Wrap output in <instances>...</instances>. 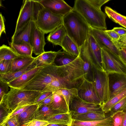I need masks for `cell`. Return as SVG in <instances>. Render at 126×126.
Returning a JSON list of instances; mask_svg holds the SVG:
<instances>
[{"instance_id": "1", "label": "cell", "mask_w": 126, "mask_h": 126, "mask_svg": "<svg viewBox=\"0 0 126 126\" xmlns=\"http://www.w3.org/2000/svg\"><path fill=\"white\" fill-rule=\"evenodd\" d=\"M83 61L79 55L73 61L63 66L54 65L55 77L65 89L77 88L84 79Z\"/></svg>"}, {"instance_id": "2", "label": "cell", "mask_w": 126, "mask_h": 126, "mask_svg": "<svg viewBox=\"0 0 126 126\" xmlns=\"http://www.w3.org/2000/svg\"><path fill=\"white\" fill-rule=\"evenodd\" d=\"M43 92L10 88V90L0 101V105L7 111L8 117L19 108L35 103L38 98Z\"/></svg>"}, {"instance_id": "3", "label": "cell", "mask_w": 126, "mask_h": 126, "mask_svg": "<svg viewBox=\"0 0 126 126\" xmlns=\"http://www.w3.org/2000/svg\"><path fill=\"white\" fill-rule=\"evenodd\" d=\"M63 25L67 35L79 48L87 39L90 27L81 15L73 9L63 16Z\"/></svg>"}, {"instance_id": "4", "label": "cell", "mask_w": 126, "mask_h": 126, "mask_svg": "<svg viewBox=\"0 0 126 126\" xmlns=\"http://www.w3.org/2000/svg\"><path fill=\"white\" fill-rule=\"evenodd\" d=\"M73 8L81 15L90 27L106 30L107 15L92 6L87 0H75Z\"/></svg>"}, {"instance_id": "5", "label": "cell", "mask_w": 126, "mask_h": 126, "mask_svg": "<svg viewBox=\"0 0 126 126\" xmlns=\"http://www.w3.org/2000/svg\"><path fill=\"white\" fill-rule=\"evenodd\" d=\"M56 78L54 65H46L22 89L44 92H47L48 86Z\"/></svg>"}, {"instance_id": "6", "label": "cell", "mask_w": 126, "mask_h": 126, "mask_svg": "<svg viewBox=\"0 0 126 126\" xmlns=\"http://www.w3.org/2000/svg\"><path fill=\"white\" fill-rule=\"evenodd\" d=\"M63 17L54 14L42 6L38 11L35 22L38 28L47 34L63 25Z\"/></svg>"}, {"instance_id": "7", "label": "cell", "mask_w": 126, "mask_h": 126, "mask_svg": "<svg viewBox=\"0 0 126 126\" xmlns=\"http://www.w3.org/2000/svg\"><path fill=\"white\" fill-rule=\"evenodd\" d=\"M42 7L38 0H23L14 33L17 32L30 21H35L38 11Z\"/></svg>"}, {"instance_id": "8", "label": "cell", "mask_w": 126, "mask_h": 126, "mask_svg": "<svg viewBox=\"0 0 126 126\" xmlns=\"http://www.w3.org/2000/svg\"><path fill=\"white\" fill-rule=\"evenodd\" d=\"M79 49L80 52L88 58L95 68L104 71L102 63L101 48L94 38L90 30L87 39Z\"/></svg>"}, {"instance_id": "9", "label": "cell", "mask_w": 126, "mask_h": 126, "mask_svg": "<svg viewBox=\"0 0 126 126\" xmlns=\"http://www.w3.org/2000/svg\"><path fill=\"white\" fill-rule=\"evenodd\" d=\"M101 49L104 71L108 73H116L126 74V64L119 56L108 49Z\"/></svg>"}, {"instance_id": "10", "label": "cell", "mask_w": 126, "mask_h": 126, "mask_svg": "<svg viewBox=\"0 0 126 126\" xmlns=\"http://www.w3.org/2000/svg\"><path fill=\"white\" fill-rule=\"evenodd\" d=\"M92 83L101 104L110 98L108 73L95 68L94 79Z\"/></svg>"}, {"instance_id": "11", "label": "cell", "mask_w": 126, "mask_h": 126, "mask_svg": "<svg viewBox=\"0 0 126 126\" xmlns=\"http://www.w3.org/2000/svg\"><path fill=\"white\" fill-rule=\"evenodd\" d=\"M77 89L78 96L83 100L93 104H101L92 82L84 79Z\"/></svg>"}, {"instance_id": "12", "label": "cell", "mask_w": 126, "mask_h": 126, "mask_svg": "<svg viewBox=\"0 0 126 126\" xmlns=\"http://www.w3.org/2000/svg\"><path fill=\"white\" fill-rule=\"evenodd\" d=\"M72 116L91 112L103 111L101 105L86 102L77 96L73 99L69 106Z\"/></svg>"}, {"instance_id": "13", "label": "cell", "mask_w": 126, "mask_h": 126, "mask_svg": "<svg viewBox=\"0 0 126 126\" xmlns=\"http://www.w3.org/2000/svg\"><path fill=\"white\" fill-rule=\"evenodd\" d=\"M42 6L52 13L63 16L73 9L63 0H38Z\"/></svg>"}, {"instance_id": "14", "label": "cell", "mask_w": 126, "mask_h": 126, "mask_svg": "<svg viewBox=\"0 0 126 126\" xmlns=\"http://www.w3.org/2000/svg\"><path fill=\"white\" fill-rule=\"evenodd\" d=\"M108 74L110 98L126 89V74L116 73Z\"/></svg>"}, {"instance_id": "15", "label": "cell", "mask_w": 126, "mask_h": 126, "mask_svg": "<svg viewBox=\"0 0 126 126\" xmlns=\"http://www.w3.org/2000/svg\"><path fill=\"white\" fill-rule=\"evenodd\" d=\"M90 31L94 38L101 48L108 49L118 55L119 50L106 33L105 30L90 27Z\"/></svg>"}, {"instance_id": "16", "label": "cell", "mask_w": 126, "mask_h": 126, "mask_svg": "<svg viewBox=\"0 0 126 126\" xmlns=\"http://www.w3.org/2000/svg\"><path fill=\"white\" fill-rule=\"evenodd\" d=\"M35 24V21H30L17 32L14 33L12 37L11 42L19 44L26 42L31 45L32 32Z\"/></svg>"}, {"instance_id": "17", "label": "cell", "mask_w": 126, "mask_h": 126, "mask_svg": "<svg viewBox=\"0 0 126 126\" xmlns=\"http://www.w3.org/2000/svg\"><path fill=\"white\" fill-rule=\"evenodd\" d=\"M45 34L35 24L32 32L31 45L33 53L36 55H39L45 52L44 47L46 43Z\"/></svg>"}, {"instance_id": "18", "label": "cell", "mask_w": 126, "mask_h": 126, "mask_svg": "<svg viewBox=\"0 0 126 126\" xmlns=\"http://www.w3.org/2000/svg\"><path fill=\"white\" fill-rule=\"evenodd\" d=\"M44 66L36 67L8 83L10 88L21 89L31 80Z\"/></svg>"}, {"instance_id": "19", "label": "cell", "mask_w": 126, "mask_h": 126, "mask_svg": "<svg viewBox=\"0 0 126 126\" xmlns=\"http://www.w3.org/2000/svg\"><path fill=\"white\" fill-rule=\"evenodd\" d=\"M36 58L32 56L18 55L13 60L10 72H16L25 68L32 63Z\"/></svg>"}, {"instance_id": "20", "label": "cell", "mask_w": 126, "mask_h": 126, "mask_svg": "<svg viewBox=\"0 0 126 126\" xmlns=\"http://www.w3.org/2000/svg\"><path fill=\"white\" fill-rule=\"evenodd\" d=\"M38 108L37 104L30 105L24 111L17 115L21 126L34 119Z\"/></svg>"}, {"instance_id": "21", "label": "cell", "mask_w": 126, "mask_h": 126, "mask_svg": "<svg viewBox=\"0 0 126 126\" xmlns=\"http://www.w3.org/2000/svg\"><path fill=\"white\" fill-rule=\"evenodd\" d=\"M66 34V30L63 25L50 33L47 37V40L54 45L61 46L62 41Z\"/></svg>"}, {"instance_id": "22", "label": "cell", "mask_w": 126, "mask_h": 126, "mask_svg": "<svg viewBox=\"0 0 126 126\" xmlns=\"http://www.w3.org/2000/svg\"><path fill=\"white\" fill-rule=\"evenodd\" d=\"M79 55L83 61V69L84 79L93 82L94 77L95 68L88 58L84 54L80 52Z\"/></svg>"}, {"instance_id": "23", "label": "cell", "mask_w": 126, "mask_h": 126, "mask_svg": "<svg viewBox=\"0 0 126 126\" xmlns=\"http://www.w3.org/2000/svg\"><path fill=\"white\" fill-rule=\"evenodd\" d=\"M53 93L52 101L49 105L53 110L62 112L64 113L70 112L65 99L61 95L55 92Z\"/></svg>"}, {"instance_id": "24", "label": "cell", "mask_w": 126, "mask_h": 126, "mask_svg": "<svg viewBox=\"0 0 126 126\" xmlns=\"http://www.w3.org/2000/svg\"><path fill=\"white\" fill-rule=\"evenodd\" d=\"M105 113L100 112H91L80 114L73 115V119L83 121H89L101 120L105 119Z\"/></svg>"}, {"instance_id": "25", "label": "cell", "mask_w": 126, "mask_h": 126, "mask_svg": "<svg viewBox=\"0 0 126 126\" xmlns=\"http://www.w3.org/2000/svg\"><path fill=\"white\" fill-rule=\"evenodd\" d=\"M35 59H36L32 63L27 67L21 70L13 72L0 73V79L8 83L18 78L27 72L36 67Z\"/></svg>"}, {"instance_id": "26", "label": "cell", "mask_w": 126, "mask_h": 126, "mask_svg": "<svg viewBox=\"0 0 126 126\" xmlns=\"http://www.w3.org/2000/svg\"><path fill=\"white\" fill-rule=\"evenodd\" d=\"M57 52L50 51L45 52L36 57L35 62L36 67H41L53 64Z\"/></svg>"}, {"instance_id": "27", "label": "cell", "mask_w": 126, "mask_h": 126, "mask_svg": "<svg viewBox=\"0 0 126 126\" xmlns=\"http://www.w3.org/2000/svg\"><path fill=\"white\" fill-rule=\"evenodd\" d=\"M112 124L110 115L104 120L97 121H83L72 119L70 126H112Z\"/></svg>"}, {"instance_id": "28", "label": "cell", "mask_w": 126, "mask_h": 126, "mask_svg": "<svg viewBox=\"0 0 126 126\" xmlns=\"http://www.w3.org/2000/svg\"><path fill=\"white\" fill-rule=\"evenodd\" d=\"M10 47L18 55L32 56V48L31 45L26 42L19 44L9 43Z\"/></svg>"}, {"instance_id": "29", "label": "cell", "mask_w": 126, "mask_h": 126, "mask_svg": "<svg viewBox=\"0 0 126 126\" xmlns=\"http://www.w3.org/2000/svg\"><path fill=\"white\" fill-rule=\"evenodd\" d=\"M61 46L63 51L73 56L77 57L79 54V48L67 34L63 40Z\"/></svg>"}, {"instance_id": "30", "label": "cell", "mask_w": 126, "mask_h": 126, "mask_svg": "<svg viewBox=\"0 0 126 126\" xmlns=\"http://www.w3.org/2000/svg\"><path fill=\"white\" fill-rule=\"evenodd\" d=\"M62 113H64L61 111L54 110L49 106L43 105L39 107L34 119L46 121L47 119L54 115Z\"/></svg>"}, {"instance_id": "31", "label": "cell", "mask_w": 126, "mask_h": 126, "mask_svg": "<svg viewBox=\"0 0 126 126\" xmlns=\"http://www.w3.org/2000/svg\"><path fill=\"white\" fill-rule=\"evenodd\" d=\"M72 118L70 112L60 113L54 115L47 119L49 124H58L70 126L71 124Z\"/></svg>"}, {"instance_id": "32", "label": "cell", "mask_w": 126, "mask_h": 126, "mask_svg": "<svg viewBox=\"0 0 126 126\" xmlns=\"http://www.w3.org/2000/svg\"><path fill=\"white\" fill-rule=\"evenodd\" d=\"M77 57L64 51L59 50L57 51L53 64L57 66L65 65L73 61Z\"/></svg>"}, {"instance_id": "33", "label": "cell", "mask_w": 126, "mask_h": 126, "mask_svg": "<svg viewBox=\"0 0 126 126\" xmlns=\"http://www.w3.org/2000/svg\"><path fill=\"white\" fill-rule=\"evenodd\" d=\"M53 92L57 93L63 97L69 109V106L74 99L78 96V90L77 88L60 89L55 90Z\"/></svg>"}, {"instance_id": "34", "label": "cell", "mask_w": 126, "mask_h": 126, "mask_svg": "<svg viewBox=\"0 0 126 126\" xmlns=\"http://www.w3.org/2000/svg\"><path fill=\"white\" fill-rule=\"evenodd\" d=\"M105 11L110 19L126 28V16L121 15L109 7H105Z\"/></svg>"}, {"instance_id": "35", "label": "cell", "mask_w": 126, "mask_h": 126, "mask_svg": "<svg viewBox=\"0 0 126 126\" xmlns=\"http://www.w3.org/2000/svg\"><path fill=\"white\" fill-rule=\"evenodd\" d=\"M126 96V89L110 98L101 106L102 110L105 113L110 112L111 109L123 98Z\"/></svg>"}, {"instance_id": "36", "label": "cell", "mask_w": 126, "mask_h": 126, "mask_svg": "<svg viewBox=\"0 0 126 126\" xmlns=\"http://www.w3.org/2000/svg\"><path fill=\"white\" fill-rule=\"evenodd\" d=\"M18 56L10 47L3 44L0 47V62L13 60Z\"/></svg>"}, {"instance_id": "37", "label": "cell", "mask_w": 126, "mask_h": 126, "mask_svg": "<svg viewBox=\"0 0 126 126\" xmlns=\"http://www.w3.org/2000/svg\"><path fill=\"white\" fill-rule=\"evenodd\" d=\"M126 111V96L123 98L116 104L111 109L110 112L112 116L119 111H122L125 112Z\"/></svg>"}, {"instance_id": "38", "label": "cell", "mask_w": 126, "mask_h": 126, "mask_svg": "<svg viewBox=\"0 0 126 126\" xmlns=\"http://www.w3.org/2000/svg\"><path fill=\"white\" fill-rule=\"evenodd\" d=\"M125 112L118 111L112 116V126H122Z\"/></svg>"}, {"instance_id": "39", "label": "cell", "mask_w": 126, "mask_h": 126, "mask_svg": "<svg viewBox=\"0 0 126 126\" xmlns=\"http://www.w3.org/2000/svg\"><path fill=\"white\" fill-rule=\"evenodd\" d=\"M12 60H5L0 62V73L4 74L10 72Z\"/></svg>"}, {"instance_id": "40", "label": "cell", "mask_w": 126, "mask_h": 126, "mask_svg": "<svg viewBox=\"0 0 126 126\" xmlns=\"http://www.w3.org/2000/svg\"><path fill=\"white\" fill-rule=\"evenodd\" d=\"M9 87L8 83L0 79V99L1 101L3 96L8 92Z\"/></svg>"}, {"instance_id": "41", "label": "cell", "mask_w": 126, "mask_h": 126, "mask_svg": "<svg viewBox=\"0 0 126 126\" xmlns=\"http://www.w3.org/2000/svg\"><path fill=\"white\" fill-rule=\"evenodd\" d=\"M49 124L46 121L33 119L21 126H45Z\"/></svg>"}, {"instance_id": "42", "label": "cell", "mask_w": 126, "mask_h": 126, "mask_svg": "<svg viewBox=\"0 0 126 126\" xmlns=\"http://www.w3.org/2000/svg\"><path fill=\"white\" fill-rule=\"evenodd\" d=\"M92 6L96 8L101 10V8L104 4L108 2L110 0H87Z\"/></svg>"}, {"instance_id": "43", "label": "cell", "mask_w": 126, "mask_h": 126, "mask_svg": "<svg viewBox=\"0 0 126 126\" xmlns=\"http://www.w3.org/2000/svg\"><path fill=\"white\" fill-rule=\"evenodd\" d=\"M105 31L113 42L118 41L120 38V36L112 30H106Z\"/></svg>"}, {"instance_id": "44", "label": "cell", "mask_w": 126, "mask_h": 126, "mask_svg": "<svg viewBox=\"0 0 126 126\" xmlns=\"http://www.w3.org/2000/svg\"><path fill=\"white\" fill-rule=\"evenodd\" d=\"M114 43L118 50L122 47H126V34L120 36L118 41Z\"/></svg>"}, {"instance_id": "45", "label": "cell", "mask_w": 126, "mask_h": 126, "mask_svg": "<svg viewBox=\"0 0 126 126\" xmlns=\"http://www.w3.org/2000/svg\"><path fill=\"white\" fill-rule=\"evenodd\" d=\"M5 123L9 126H21L19 123L17 115L9 118Z\"/></svg>"}, {"instance_id": "46", "label": "cell", "mask_w": 126, "mask_h": 126, "mask_svg": "<svg viewBox=\"0 0 126 126\" xmlns=\"http://www.w3.org/2000/svg\"><path fill=\"white\" fill-rule=\"evenodd\" d=\"M52 94L51 92H45L43 93L37 99L35 103L38 104Z\"/></svg>"}, {"instance_id": "47", "label": "cell", "mask_w": 126, "mask_h": 126, "mask_svg": "<svg viewBox=\"0 0 126 126\" xmlns=\"http://www.w3.org/2000/svg\"><path fill=\"white\" fill-rule=\"evenodd\" d=\"M30 105H27L23 106L17 110L8 117L6 122L9 118L15 116L17 115L22 113Z\"/></svg>"}, {"instance_id": "48", "label": "cell", "mask_w": 126, "mask_h": 126, "mask_svg": "<svg viewBox=\"0 0 126 126\" xmlns=\"http://www.w3.org/2000/svg\"><path fill=\"white\" fill-rule=\"evenodd\" d=\"M53 98V93L52 94L47 97L42 101L38 104L39 107L44 105L49 106L51 103Z\"/></svg>"}, {"instance_id": "49", "label": "cell", "mask_w": 126, "mask_h": 126, "mask_svg": "<svg viewBox=\"0 0 126 126\" xmlns=\"http://www.w3.org/2000/svg\"><path fill=\"white\" fill-rule=\"evenodd\" d=\"M3 32L6 33L4 18L2 14H0V36Z\"/></svg>"}, {"instance_id": "50", "label": "cell", "mask_w": 126, "mask_h": 126, "mask_svg": "<svg viewBox=\"0 0 126 126\" xmlns=\"http://www.w3.org/2000/svg\"><path fill=\"white\" fill-rule=\"evenodd\" d=\"M117 33L120 36L126 34V29L122 27H114L112 29Z\"/></svg>"}, {"instance_id": "51", "label": "cell", "mask_w": 126, "mask_h": 126, "mask_svg": "<svg viewBox=\"0 0 126 126\" xmlns=\"http://www.w3.org/2000/svg\"><path fill=\"white\" fill-rule=\"evenodd\" d=\"M118 55L124 63L126 64V52L122 49H120L119 50Z\"/></svg>"}, {"instance_id": "52", "label": "cell", "mask_w": 126, "mask_h": 126, "mask_svg": "<svg viewBox=\"0 0 126 126\" xmlns=\"http://www.w3.org/2000/svg\"><path fill=\"white\" fill-rule=\"evenodd\" d=\"M47 126H68L66 125L58 124H49Z\"/></svg>"}, {"instance_id": "53", "label": "cell", "mask_w": 126, "mask_h": 126, "mask_svg": "<svg viewBox=\"0 0 126 126\" xmlns=\"http://www.w3.org/2000/svg\"><path fill=\"white\" fill-rule=\"evenodd\" d=\"M122 126H126V111L123 122Z\"/></svg>"}, {"instance_id": "54", "label": "cell", "mask_w": 126, "mask_h": 126, "mask_svg": "<svg viewBox=\"0 0 126 126\" xmlns=\"http://www.w3.org/2000/svg\"><path fill=\"white\" fill-rule=\"evenodd\" d=\"M0 126H9L6 123H5Z\"/></svg>"}, {"instance_id": "55", "label": "cell", "mask_w": 126, "mask_h": 126, "mask_svg": "<svg viewBox=\"0 0 126 126\" xmlns=\"http://www.w3.org/2000/svg\"><path fill=\"white\" fill-rule=\"evenodd\" d=\"M120 49H122L125 52H126V47H122Z\"/></svg>"}, {"instance_id": "56", "label": "cell", "mask_w": 126, "mask_h": 126, "mask_svg": "<svg viewBox=\"0 0 126 126\" xmlns=\"http://www.w3.org/2000/svg\"></svg>"}]
</instances>
